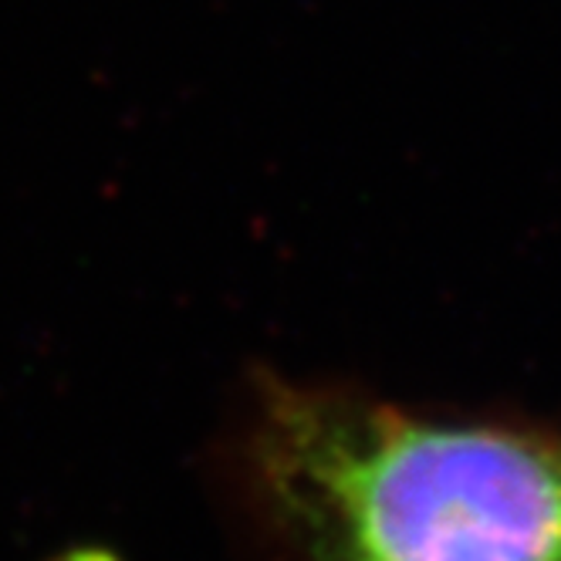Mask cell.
<instances>
[{
    "mask_svg": "<svg viewBox=\"0 0 561 561\" xmlns=\"http://www.w3.org/2000/svg\"><path fill=\"white\" fill-rule=\"evenodd\" d=\"M248 484L291 561H561V433L267 379Z\"/></svg>",
    "mask_w": 561,
    "mask_h": 561,
    "instance_id": "6da1fadb",
    "label": "cell"
}]
</instances>
